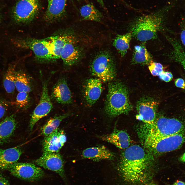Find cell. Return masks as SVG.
Segmentation results:
<instances>
[{
  "label": "cell",
  "mask_w": 185,
  "mask_h": 185,
  "mask_svg": "<svg viewBox=\"0 0 185 185\" xmlns=\"http://www.w3.org/2000/svg\"><path fill=\"white\" fill-rule=\"evenodd\" d=\"M15 86L18 92H25L29 93L32 91L30 80L27 75L22 72L16 71Z\"/></svg>",
  "instance_id": "cell-28"
},
{
  "label": "cell",
  "mask_w": 185,
  "mask_h": 185,
  "mask_svg": "<svg viewBox=\"0 0 185 185\" xmlns=\"http://www.w3.org/2000/svg\"><path fill=\"white\" fill-rule=\"evenodd\" d=\"M100 138L102 140L122 149L128 148L131 142L130 136L127 132L116 129L110 134L103 135Z\"/></svg>",
  "instance_id": "cell-19"
},
{
  "label": "cell",
  "mask_w": 185,
  "mask_h": 185,
  "mask_svg": "<svg viewBox=\"0 0 185 185\" xmlns=\"http://www.w3.org/2000/svg\"><path fill=\"white\" fill-rule=\"evenodd\" d=\"M168 39L173 48L171 57L180 64L185 71V52L180 42L174 38H170Z\"/></svg>",
  "instance_id": "cell-25"
},
{
  "label": "cell",
  "mask_w": 185,
  "mask_h": 185,
  "mask_svg": "<svg viewBox=\"0 0 185 185\" xmlns=\"http://www.w3.org/2000/svg\"><path fill=\"white\" fill-rule=\"evenodd\" d=\"M1 16L0 15V22H1Z\"/></svg>",
  "instance_id": "cell-42"
},
{
  "label": "cell",
  "mask_w": 185,
  "mask_h": 185,
  "mask_svg": "<svg viewBox=\"0 0 185 185\" xmlns=\"http://www.w3.org/2000/svg\"><path fill=\"white\" fill-rule=\"evenodd\" d=\"M151 154L138 145L125 149L122 154L118 168L123 180L133 184L149 182L153 175V159Z\"/></svg>",
  "instance_id": "cell-1"
},
{
  "label": "cell",
  "mask_w": 185,
  "mask_h": 185,
  "mask_svg": "<svg viewBox=\"0 0 185 185\" xmlns=\"http://www.w3.org/2000/svg\"><path fill=\"white\" fill-rule=\"evenodd\" d=\"M22 152L18 147L0 149V169H8L11 165L17 162Z\"/></svg>",
  "instance_id": "cell-20"
},
{
  "label": "cell",
  "mask_w": 185,
  "mask_h": 185,
  "mask_svg": "<svg viewBox=\"0 0 185 185\" xmlns=\"http://www.w3.org/2000/svg\"><path fill=\"white\" fill-rule=\"evenodd\" d=\"M15 72L14 68L11 66L5 74L3 85L5 90L8 93H12L15 88Z\"/></svg>",
  "instance_id": "cell-29"
},
{
  "label": "cell",
  "mask_w": 185,
  "mask_h": 185,
  "mask_svg": "<svg viewBox=\"0 0 185 185\" xmlns=\"http://www.w3.org/2000/svg\"><path fill=\"white\" fill-rule=\"evenodd\" d=\"M175 86L178 88L185 89V81L182 78H178L175 81Z\"/></svg>",
  "instance_id": "cell-33"
},
{
  "label": "cell",
  "mask_w": 185,
  "mask_h": 185,
  "mask_svg": "<svg viewBox=\"0 0 185 185\" xmlns=\"http://www.w3.org/2000/svg\"><path fill=\"white\" fill-rule=\"evenodd\" d=\"M120 1L122 3L125 7L127 8L130 9L134 10V8L132 6L129 5L124 0H118Z\"/></svg>",
  "instance_id": "cell-37"
},
{
  "label": "cell",
  "mask_w": 185,
  "mask_h": 185,
  "mask_svg": "<svg viewBox=\"0 0 185 185\" xmlns=\"http://www.w3.org/2000/svg\"><path fill=\"white\" fill-rule=\"evenodd\" d=\"M145 185H158L156 183L153 181H149L145 183Z\"/></svg>",
  "instance_id": "cell-40"
},
{
  "label": "cell",
  "mask_w": 185,
  "mask_h": 185,
  "mask_svg": "<svg viewBox=\"0 0 185 185\" xmlns=\"http://www.w3.org/2000/svg\"><path fill=\"white\" fill-rule=\"evenodd\" d=\"M158 103L150 97H145L138 100L136 105L137 119L145 124V126L152 125L156 118Z\"/></svg>",
  "instance_id": "cell-11"
},
{
  "label": "cell",
  "mask_w": 185,
  "mask_h": 185,
  "mask_svg": "<svg viewBox=\"0 0 185 185\" xmlns=\"http://www.w3.org/2000/svg\"><path fill=\"white\" fill-rule=\"evenodd\" d=\"M70 115V113H67L55 116L49 120L42 128L41 134L47 136L51 134L58 128L63 119L68 117Z\"/></svg>",
  "instance_id": "cell-27"
},
{
  "label": "cell",
  "mask_w": 185,
  "mask_h": 185,
  "mask_svg": "<svg viewBox=\"0 0 185 185\" xmlns=\"http://www.w3.org/2000/svg\"></svg>",
  "instance_id": "cell-44"
},
{
  "label": "cell",
  "mask_w": 185,
  "mask_h": 185,
  "mask_svg": "<svg viewBox=\"0 0 185 185\" xmlns=\"http://www.w3.org/2000/svg\"></svg>",
  "instance_id": "cell-43"
},
{
  "label": "cell",
  "mask_w": 185,
  "mask_h": 185,
  "mask_svg": "<svg viewBox=\"0 0 185 185\" xmlns=\"http://www.w3.org/2000/svg\"><path fill=\"white\" fill-rule=\"evenodd\" d=\"M69 35H63L48 37L50 52L53 59L60 58L61 51Z\"/></svg>",
  "instance_id": "cell-22"
},
{
  "label": "cell",
  "mask_w": 185,
  "mask_h": 185,
  "mask_svg": "<svg viewBox=\"0 0 185 185\" xmlns=\"http://www.w3.org/2000/svg\"><path fill=\"white\" fill-rule=\"evenodd\" d=\"M16 125L14 114L7 117L0 123V144L8 141L15 130Z\"/></svg>",
  "instance_id": "cell-21"
},
{
  "label": "cell",
  "mask_w": 185,
  "mask_h": 185,
  "mask_svg": "<svg viewBox=\"0 0 185 185\" xmlns=\"http://www.w3.org/2000/svg\"><path fill=\"white\" fill-rule=\"evenodd\" d=\"M52 98L57 102L62 104H68L72 103L71 91L66 79H59L54 86L52 90Z\"/></svg>",
  "instance_id": "cell-15"
},
{
  "label": "cell",
  "mask_w": 185,
  "mask_h": 185,
  "mask_svg": "<svg viewBox=\"0 0 185 185\" xmlns=\"http://www.w3.org/2000/svg\"><path fill=\"white\" fill-rule=\"evenodd\" d=\"M180 160L181 161L185 162V152L181 156Z\"/></svg>",
  "instance_id": "cell-39"
},
{
  "label": "cell",
  "mask_w": 185,
  "mask_h": 185,
  "mask_svg": "<svg viewBox=\"0 0 185 185\" xmlns=\"http://www.w3.org/2000/svg\"><path fill=\"white\" fill-rule=\"evenodd\" d=\"M8 169L14 176L30 182L40 180L45 174L41 168L31 163L16 162L11 165Z\"/></svg>",
  "instance_id": "cell-9"
},
{
  "label": "cell",
  "mask_w": 185,
  "mask_h": 185,
  "mask_svg": "<svg viewBox=\"0 0 185 185\" xmlns=\"http://www.w3.org/2000/svg\"><path fill=\"white\" fill-rule=\"evenodd\" d=\"M66 140L64 131L57 128L44 138L42 143L43 153L58 152Z\"/></svg>",
  "instance_id": "cell-14"
},
{
  "label": "cell",
  "mask_w": 185,
  "mask_h": 185,
  "mask_svg": "<svg viewBox=\"0 0 185 185\" xmlns=\"http://www.w3.org/2000/svg\"><path fill=\"white\" fill-rule=\"evenodd\" d=\"M145 147L151 153L159 154L178 149L185 140L182 132L162 137L142 136Z\"/></svg>",
  "instance_id": "cell-4"
},
{
  "label": "cell",
  "mask_w": 185,
  "mask_h": 185,
  "mask_svg": "<svg viewBox=\"0 0 185 185\" xmlns=\"http://www.w3.org/2000/svg\"><path fill=\"white\" fill-rule=\"evenodd\" d=\"M100 5L103 8H105V6L103 0H96Z\"/></svg>",
  "instance_id": "cell-41"
},
{
  "label": "cell",
  "mask_w": 185,
  "mask_h": 185,
  "mask_svg": "<svg viewBox=\"0 0 185 185\" xmlns=\"http://www.w3.org/2000/svg\"><path fill=\"white\" fill-rule=\"evenodd\" d=\"M160 78L166 82H169L173 78L172 73L168 71H164L162 72L159 76Z\"/></svg>",
  "instance_id": "cell-32"
},
{
  "label": "cell",
  "mask_w": 185,
  "mask_h": 185,
  "mask_svg": "<svg viewBox=\"0 0 185 185\" xmlns=\"http://www.w3.org/2000/svg\"><path fill=\"white\" fill-rule=\"evenodd\" d=\"M184 126L178 119L161 116L156 118L151 125L145 126L142 136L162 137L182 132Z\"/></svg>",
  "instance_id": "cell-5"
},
{
  "label": "cell",
  "mask_w": 185,
  "mask_h": 185,
  "mask_svg": "<svg viewBox=\"0 0 185 185\" xmlns=\"http://www.w3.org/2000/svg\"><path fill=\"white\" fill-rule=\"evenodd\" d=\"M104 109L109 117H112L129 112L132 109L128 90L121 82L109 83Z\"/></svg>",
  "instance_id": "cell-3"
},
{
  "label": "cell",
  "mask_w": 185,
  "mask_h": 185,
  "mask_svg": "<svg viewBox=\"0 0 185 185\" xmlns=\"http://www.w3.org/2000/svg\"><path fill=\"white\" fill-rule=\"evenodd\" d=\"M82 155L85 158L95 161L104 160H112L115 156L113 152L103 145L86 149L83 151Z\"/></svg>",
  "instance_id": "cell-18"
},
{
  "label": "cell",
  "mask_w": 185,
  "mask_h": 185,
  "mask_svg": "<svg viewBox=\"0 0 185 185\" xmlns=\"http://www.w3.org/2000/svg\"><path fill=\"white\" fill-rule=\"evenodd\" d=\"M80 12L81 16L85 20L100 22L103 16L101 13L91 4L82 6L80 10Z\"/></svg>",
  "instance_id": "cell-26"
},
{
  "label": "cell",
  "mask_w": 185,
  "mask_h": 185,
  "mask_svg": "<svg viewBox=\"0 0 185 185\" xmlns=\"http://www.w3.org/2000/svg\"><path fill=\"white\" fill-rule=\"evenodd\" d=\"M171 185H185V183L182 181L177 180Z\"/></svg>",
  "instance_id": "cell-38"
},
{
  "label": "cell",
  "mask_w": 185,
  "mask_h": 185,
  "mask_svg": "<svg viewBox=\"0 0 185 185\" xmlns=\"http://www.w3.org/2000/svg\"><path fill=\"white\" fill-rule=\"evenodd\" d=\"M0 185H10L8 180L0 173Z\"/></svg>",
  "instance_id": "cell-36"
},
{
  "label": "cell",
  "mask_w": 185,
  "mask_h": 185,
  "mask_svg": "<svg viewBox=\"0 0 185 185\" xmlns=\"http://www.w3.org/2000/svg\"><path fill=\"white\" fill-rule=\"evenodd\" d=\"M67 0H48L47 9L44 16L45 21L51 22L64 16Z\"/></svg>",
  "instance_id": "cell-17"
},
{
  "label": "cell",
  "mask_w": 185,
  "mask_h": 185,
  "mask_svg": "<svg viewBox=\"0 0 185 185\" xmlns=\"http://www.w3.org/2000/svg\"><path fill=\"white\" fill-rule=\"evenodd\" d=\"M34 163L38 165L55 172L61 177L66 185H69L64 170V162L58 152L43 153Z\"/></svg>",
  "instance_id": "cell-10"
},
{
  "label": "cell",
  "mask_w": 185,
  "mask_h": 185,
  "mask_svg": "<svg viewBox=\"0 0 185 185\" xmlns=\"http://www.w3.org/2000/svg\"><path fill=\"white\" fill-rule=\"evenodd\" d=\"M101 81L98 78H90L85 81L84 96L87 104L93 105L99 99L102 91Z\"/></svg>",
  "instance_id": "cell-16"
},
{
  "label": "cell",
  "mask_w": 185,
  "mask_h": 185,
  "mask_svg": "<svg viewBox=\"0 0 185 185\" xmlns=\"http://www.w3.org/2000/svg\"><path fill=\"white\" fill-rule=\"evenodd\" d=\"M7 110L6 104L0 100V119L4 116Z\"/></svg>",
  "instance_id": "cell-35"
},
{
  "label": "cell",
  "mask_w": 185,
  "mask_h": 185,
  "mask_svg": "<svg viewBox=\"0 0 185 185\" xmlns=\"http://www.w3.org/2000/svg\"><path fill=\"white\" fill-rule=\"evenodd\" d=\"M181 32L180 38L181 42L185 46V23L182 22L181 24Z\"/></svg>",
  "instance_id": "cell-34"
},
{
  "label": "cell",
  "mask_w": 185,
  "mask_h": 185,
  "mask_svg": "<svg viewBox=\"0 0 185 185\" xmlns=\"http://www.w3.org/2000/svg\"><path fill=\"white\" fill-rule=\"evenodd\" d=\"M39 8V0H20L13 10V17L18 23H26L35 18Z\"/></svg>",
  "instance_id": "cell-7"
},
{
  "label": "cell",
  "mask_w": 185,
  "mask_h": 185,
  "mask_svg": "<svg viewBox=\"0 0 185 185\" xmlns=\"http://www.w3.org/2000/svg\"><path fill=\"white\" fill-rule=\"evenodd\" d=\"M15 42V45L19 47L31 50L35 56L41 60L49 61L53 59L48 37L41 39L32 38L20 39Z\"/></svg>",
  "instance_id": "cell-8"
},
{
  "label": "cell",
  "mask_w": 185,
  "mask_h": 185,
  "mask_svg": "<svg viewBox=\"0 0 185 185\" xmlns=\"http://www.w3.org/2000/svg\"><path fill=\"white\" fill-rule=\"evenodd\" d=\"M152 61L151 56L144 43L135 47L132 59L133 63L149 64Z\"/></svg>",
  "instance_id": "cell-23"
},
{
  "label": "cell",
  "mask_w": 185,
  "mask_h": 185,
  "mask_svg": "<svg viewBox=\"0 0 185 185\" xmlns=\"http://www.w3.org/2000/svg\"><path fill=\"white\" fill-rule=\"evenodd\" d=\"M149 65V69L153 76H159L164 71L163 66L160 63L152 61Z\"/></svg>",
  "instance_id": "cell-31"
},
{
  "label": "cell",
  "mask_w": 185,
  "mask_h": 185,
  "mask_svg": "<svg viewBox=\"0 0 185 185\" xmlns=\"http://www.w3.org/2000/svg\"><path fill=\"white\" fill-rule=\"evenodd\" d=\"M171 6H165L149 14L137 18L132 26L131 32L132 36L137 40L143 42L155 38L166 14Z\"/></svg>",
  "instance_id": "cell-2"
},
{
  "label": "cell",
  "mask_w": 185,
  "mask_h": 185,
  "mask_svg": "<svg viewBox=\"0 0 185 185\" xmlns=\"http://www.w3.org/2000/svg\"><path fill=\"white\" fill-rule=\"evenodd\" d=\"M28 93L25 92H19L16 96L15 103L21 108H25L29 105L30 99Z\"/></svg>",
  "instance_id": "cell-30"
},
{
  "label": "cell",
  "mask_w": 185,
  "mask_h": 185,
  "mask_svg": "<svg viewBox=\"0 0 185 185\" xmlns=\"http://www.w3.org/2000/svg\"><path fill=\"white\" fill-rule=\"evenodd\" d=\"M81 54L76 38L73 35H69L61 51L60 58L64 64L71 66L78 61Z\"/></svg>",
  "instance_id": "cell-13"
},
{
  "label": "cell",
  "mask_w": 185,
  "mask_h": 185,
  "mask_svg": "<svg viewBox=\"0 0 185 185\" xmlns=\"http://www.w3.org/2000/svg\"><path fill=\"white\" fill-rule=\"evenodd\" d=\"M90 70L92 75L104 82L111 81L116 75L113 58L106 51L101 52L97 55L90 64Z\"/></svg>",
  "instance_id": "cell-6"
},
{
  "label": "cell",
  "mask_w": 185,
  "mask_h": 185,
  "mask_svg": "<svg viewBox=\"0 0 185 185\" xmlns=\"http://www.w3.org/2000/svg\"><path fill=\"white\" fill-rule=\"evenodd\" d=\"M49 79L43 81L41 95L39 101L32 115L29 127L32 130L36 123L40 119L47 115L51 111L53 106L49 94L48 85Z\"/></svg>",
  "instance_id": "cell-12"
},
{
  "label": "cell",
  "mask_w": 185,
  "mask_h": 185,
  "mask_svg": "<svg viewBox=\"0 0 185 185\" xmlns=\"http://www.w3.org/2000/svg\"><path fill=\"white\" fill-rule=\"evenodd\" d=\"M132 36L131 32L118 35L113 40V45L122 57L125 55L130 48Z\"/></svg>",
  "instance_id": "cell-24"
}]
</instances>
